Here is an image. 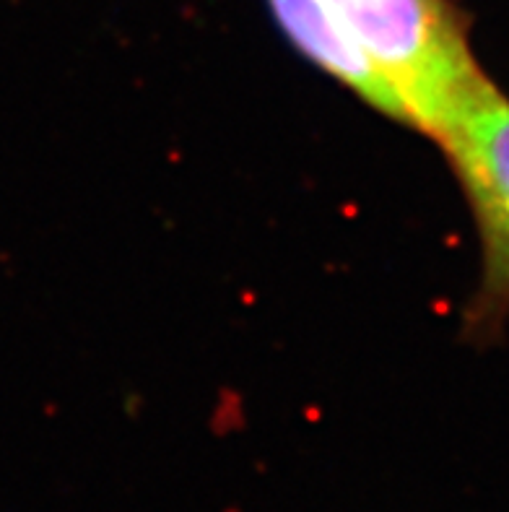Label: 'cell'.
Returning a JSON list of instances; mask_svg holds the SVG:
<instances>
[{
    "mask_svg": "<svg viewBox=\"0 0 509 512\" xmlns=\"http://www.w3.org/2000/svg\"><path fill=\"white\" fill-rule=\"evenodd\" d=\"M390 86L403 125L434 141L489 81L447 0H317Z\"/></svg>",
    "mask_w": 509,
    "mask_h": 512,
    "instance_id": "obj_1",
    "label": "cell"
},
{
    "mask_svg": "<svg viewBox=\"0 0 509 512\" xmlns=\"http://www.w3.org/2000/svg\"><path fill=\"white\" fill-rule=\"evenodd\" d=\"M268 6L286 37L317 68H323L328 76L348 86L356 97L372 104L374 110L403 123L400 104L390 86L317 0H268Z\"/></svg>",
    "mask_w": 509,
    "mask_h": 512,
    "instance_id": "obj_2",
    "label": "cell"
}]
</instances>
